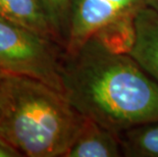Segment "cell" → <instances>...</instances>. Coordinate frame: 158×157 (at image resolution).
<instances>
[{
  "label": "cell",
  "mask_w": 158,
  "mask_h": 157,
  "mask_svg": "<svg viewBox=\"0 0 158 157\" xmlns=\"http://www.w3.org/2000/svg\"><path fill=\"white\" fill-rule=\"evenodd\" d=\"M57 43L0 19V71L32 76L63 93Z\"/></svg>",
  "instance_id": "cell-3"
},
{
  "label": "cell",
  "mask_w": 158,
  "mask_h": 157,
  "mask_svg": "<svg viewBox=\"0 0 158 157\" xmlns=\"http://www.w3.org/2000/svg\"><path fill=\"white\" fill-rule=\"evenodd\" d=\"M123 147L119 135L93 119L85 118L80 132L65 157H119Z\"/></svg>",
  "instance_id": "cell-5"
},
{
  "label": "cell",
  "mask_w": 158,
  "mask_h": 157,
  "mask_svg": "<svg viewBox=\"0 0 158 157\" xmlns=\"http://www.w3.org/2000/svg\"><path fill=\"white\" fill-rule=\"evenodd\" d=\"M158 8V0H73L65 54L73 55L98 30L118 16Z\"/></svg>",
  "instance_id": "cell-4"
},
{
  "label": "cell",
  "mask_w": 158,
  "mask_h": 157,
  "mask_svg": "<svg viewBox=\"0 0 158 157\" xmlns=\"http://www.w3.org/2000/svg\"><path fill=\"white\" fill-rule=\"evenodd\" d=\"M0 19L58 44L40 0H0Z\"/></svg>",
  "instance_id": "cell-7"
},
{
  "label": "cell",
  "mask_w": 158,
  "mask_h": 157,
  "mask_svg": "<svg viewBox=\"0 0 158 157\" xmlns=\"http://www.w3.org/2000/svg\"><path fill=\"white\" fill-rule=\"evenodd\" d=\"M136 43L131 56L158 83V8L148 7L136 15Z\"/></svg>",
  "instance_id": "cell-6"
},
{
  "label": "cell",
  "mask_w": 158,
  "mask_h": 157,
  "mask_svg": "<svg viewBox=\"0 0 158 157\" xmlns=\"http://www.w3.org/2000/svg\"><path fill=\"white\" fill-rule=\"evenodd\" d=\"M137 13L122 15L102 26L92 37L107 50L118 54H131L136 43Z\"/></svg>",
  "instance_id": "cell-8"
},
{
  "label": "cell",
  "mask_w": 158,
  "mask_h": 157,
  "mask_svg": "<svg viewBox=\"0 0 158 157\" xmlns=\"http://www.w3.org/2000/svg\"><path fill=\"white\" fill-rule=\"evenodd\" d=\"M40 2L55 33L58 44L64 49L70 28L73 0H40Z\"/></svg>",
  "instance_id": "cell-10"
},
{
  "label": "cell",
  "mask_w": 158,
  "mask_h": 157,
  "mask_svg": "<svg viewBox=\"0 0 158 157\" xmlns=\"http://www.w3.org/2000/svg\"><path fill=\"white\" fill-rule=\"evenodd\" d=\"M62 82L81 114L118 135L158 121V83L130 54L109 51L95 37L64 54Z\"/></svg>",
  "instance_id": "cell-1"
},
{
  "label": "cell",
  "mask_w": 158,
  "mask_h": 157,
  "mask_svg": "<svg viewBox=\"0 0 158 157\" xmlns=\"http://www.w3.org/2000/svg\"><path fill=\"white\" fill-rule=\"evenodd\" d=\"M119 138L124 156L158 157V121L127 130Z\"/></svg>",
  "instance_id": "cell-9"
},
{
  "label": "cell",
  "mask_w": 158,
  "mask_h": 157,
  "mask_svg": "<svg viewBox=\"0 0 158 157\" xmlns=\"http://www.w3.org/2000/svg\"><path fill=\"white\" fill-rule=\"evenodd\" d=\"M0 142H2V141H1V140H0ZM3 143H4V142H3Z\"/></svg>",
  "instance_id": "cell-12"
},
{
  "label": "cell",
  "mask_w": 158,
  "mask_h": 157,
  "mask_svg": "<svg viewBox=\"0 0 158 157\" xmlns=\"http://www.w3.org/2000/svg\"><path fill=\"white\" fill-rule=\"evenodd\" d=\"M84 121L61 91L0 71V140L22 156L65 157Z\"/></svg>",
  "instance_id": "cell-2"
},
{
  "label": "cell",
  "mask_w": 158,
  "mask_h": 157,
  "mask_svg": "<svg viewBox=\"0 0 158 157\" xmlns=\"http://www.w3.org/2000/svg\"><path fill=\"white\" fill-rule=\"evenodd\" d=\"M22 156V154L12 147L5 144L3 142H0V157H18Z\"/></svg>",
  "instance_id": "cell-11"
}]
</instances>
